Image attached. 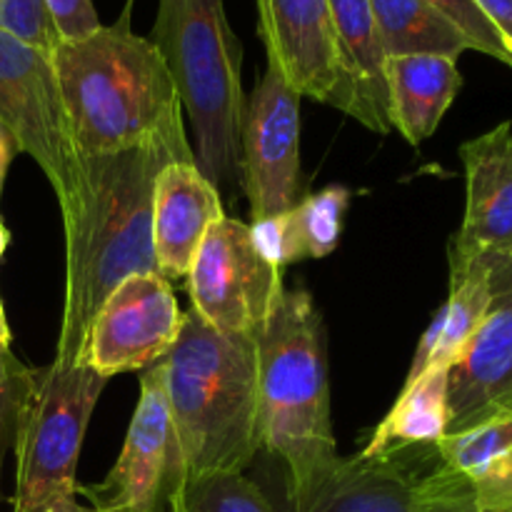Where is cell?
I'll return each instance as SVG.
<instances>
[{"label": "cell", "mask_w": 512, "mask_h": 512, "mask_svg": "<svg viewBox=\"0 0 512 512\" xmlns=\"http://www.w3.org/2000/svg\"><path fill=\"white\" fill-rule=\"evenodd\" d=\"M195 163L183 118L155 138L108 155H90L88 205L65 230V308L55 363H83L100 305L130 275L158 273L153 253V190L160 170Z\"/></svg>", "instance_id": "1"}, {"label": "cell", "mask_w": 512, "mask_h": 512, "mask_svg": "<svg viewBox=\"0 0 512 512\" xmlns=\"http://www.w3.org/2000/svg\"><path fill=\"white\" fill-rule=\"evenodd\" d=\"M253 338L258 448L283 460L288 500H295L338 460L330 420L325 325L308 290H283Z\"/></svg>", "instance_id": "2"}, {"label": "cell", "mask_w": 512, "mask_h": 512, "mask_svg": "<svg viewBox=\"0 0 512 512\" xmlns=\"http://www.w3.org/2000/svg\"><path fill=\"white\" fill-rule=\"evenodd\" d=\"M163 363L188 488L210 475L243 473L260 450L253 335L218 333L190 308Z\"/></svg>", "instance_id": "3"}, {"label": "cell", "mask_w": 512, "mask_h": 512, "mask_svg": "<svg viewBox=\"0 0 512 512\" xmlns=\"http://www.w3.org/2000/svg\"><path fill=\"white\" fill-rule=\"evenodd\" d=\"M53 65L85 158L135 148L183 118L163 55L130 30L128 10L88 38L58 43Z\"/></svg>", "instance_id": "4"}, {"label": "cell", "mask_w": 512, "mask_h": 512, "mask_svg": "<svg viewBox=\"0 0 512 512\" xmlns=\"http://www.w3.org/2000/svg\"><path fill=\"white\" fill-rule=\"evenodd\" d=\"M153 45L195 133V165L220 188L240 175L243 48L223 0H160Z\"/></svg>", "instance_id": "5"}, {"label": "cell", "mask_w": 512, "mask_h": 512, "mask_svg": "<svg viewBox=\"0 0 512 512\" xmlns=\"http://www.w3.org/2000/svg\"><path fill=\"white\" fill-rule=\"evenodd\" d=\"M108 378L85 363L30 370L15 428L13 512H38L78 493V458Z\"/></svg>", "instance_id": "6"}, {"label": "cell", "mask_w": 512, "mask_h": 512, "mask_svg": "<svg viewBox=\"0 0 512 512\" xmlns=\"http://www.w3.org/2000/svg\"><path fill=\"white\" fill-rule=\"evenodd\" d=\"M0 120L53 185L65 230L88 205V158L65 113L53 55L0 30Z\"/></svg>", "instance_id": "7"}, {"label": "cell", "mask_w": 512, "mask_h": 512, "mask_svg": "<svg viewBox=\"0 0 512 512\" xmlns=\"http://www.w3.org/2000/svg\"><path fill=\"white\" fill-rule=\"evenodd\" d=\"M90 512H185L183 453L170 420L165 363L150 365L140 378V398L118 463L98 485H78Z\"/></svg>", "instance_id": "8"}, {"label": "cell", "mask_w": 512, "mask_h": 512, "mask_svg": "<svg viewBox=\"0 0 512 512\" xmlns=\"http://www.w3.org/2000/svg\"><path fill=\"white\" fill-rule=\"evenodd\" d=\"M190 305L223 335H255L283 293L280 268L263 253L253 225L223 218L210 225L188 275Z\"/></svg>", "instance_id": "9"}, {"label": "cell", "mask_w": 512, "mask_h": 512, "mask_svg": "<svg viewBox=\"0 0 512 512\" xmlns=\"http://www.w3.org/2000/svg\"><path fill=\"white\" fill-rule=\"evenodd\" d=\"M300 100L288 80L268 65L245 100L240 128V178L255 223H265L298 205L300 190Z\"/></svg>", "instance_id": "10"}, {"label": "cell", "mask_w": 512, "mask_h": 512, "mask_svg": "<svg viewBox=\"0 0 512 512\" xmlns=\"http://www.w3.org/2000/svg\"><path fill=\"white\" fill-rule=\"evenodd\" d=\"M183 313L160 273L125 278L105 298L88 330L83 363L113 378L160 363L178 340Z\"/></svg>", "instance_id": "11"}, {"label": "cell", "mask_w": 512, "mask_h": 512, "mask_svg": "<svg viewBox=\"0 0 512 512\" xmlns=\"http://www.w3.org/2000/svg\"><path fill=\"white\" fill-rule=\"evenodd\" d=\"M493 300L478 333L448 373V430L463 433L510 408L512 395V260L490 263Z\"/></svg>", "instance_id": "12"}, {"label": "cell", "mask_w": 512, "mask_h": 512, "mask_svg": "<svg viewBox=\"0 0 512 512\" xmlns=\"http://www.w3.org/2000/svg\"><path fill=\"white\" fill-rule=\"evenodd\" d=\"M465 165V218L450 243V268L512 260V125L468 140L460 148Z\"/></svg>", "instance_id": "13"}, {"label": "cell", "mask_w": 512, "mask_h": 512, "mask_svg": "<svg viewBox=\"0 0 512 512\" xmlns=\"http://www.w3.org/2000/svg\"><path fill=\"white\" fill-rule=\"evenodd\" d=\"M258 10L268 65L303 98L333 103L338 48L330 0H258Z\"/></svg>", "instance_id": "14"}, {"label": "cell", "mask_w": 512, "mask_h": 512, "mask_svg": "<svg viewBox=\"0 0 512 512\" xmlns=\"http://www.w3.org/2000/svg\"><path fill=\"white\" fill-rule=\"evenodd\" d=\"M330 15L338 48V90L330 105L375 133H390L388 53L370 0H330Z\"/></svg>", "instance_id": "15"}, {"label": "cell", "mask_w": 512, "mask_h": 512, "mask_svg": "<svg viewBox=\"0 0 512 512\" xmlns=\"http://www.w3.org/2000/svg\"><path fill=\"white\" fill-rule=\"evenodd\" d=\"M220 193L190 160L160 170L153 190V253L168 283L185 280L210 225L223 218Z\"/></svg>", "instance_id": "16"}, {"label": "cell", "mask_w": 512, "mask_h": 512, "mask_svg": "<svg viewBox=\"0 0 512 512\" xmlns=\"http://www.w3.org/2000/svg\"><path fill=\"white\" fill-rule=\"evenodd\" d=\"M420 470L395 458H338L288 512H415Z\"/></svg>", "instance_id": "17"}, {"label": "cell", "mask_w": 512, "mask_h": 512, "mask_svg": "<svg viewBox=\"0 0 512 512\" xmlns=\"http://www.w3.org/2000/svg\"><path fill=\"white\" fill-rule=\"evenodd\" d=\"M463 78L458 60L445 55L388 58L390 128L410 145H420L438 130L453 105Z\"/></svg>", "instance_id": "18"}, {"label": "cell", "mask_w": 512, "mask_h": 512, "mask_svg": "<svg viewBox=\"0 0 512 512\" xmlns=\"http://www.w3.org/2000/svg\"><path fill=\"white\" fill-rule=\"evenodd\" d=\"M435 450L440 463L468 485L478 508L512 510V408L445 435Z\"/></svg>", "instance_id": "19"}, {"label": "cell", "mask_w": 512, "mask_h": 512, "mask_svg": "<svg viewBox=\"0 0 512 512\" xmlns=\"http://www.w3.org/2000/svg\"><path fill=\"white\" fill-rule=\"evenodd\" d=\"M490 300V263L478 260L463 268H450V295L420 338L405 383H413L430 368H453L488 315Z\"/></svg>", "instance_id": "20"}, {"label": "cell", "mask_w": 512, "mask_h": 512, "mask_svg": "<svg viewBox=\"0 0 512 512\" xmlns=\"http://www.w3.org/2000/svg\"><path fill=\"white\" fill-rule=\"evenodd\" d=\"M348 205V190L343 185H330L310 198L298 200L288 213L255 223V240L278 268L298 260L325 258L338 248Z\"/></svg>", "instance_id": "21"}, {"label": "cell", "mask_w": 512, "mask_h": 512, "mask_svg": "<svg viewBox=\"0 0 512 512\" xmlns=\"http://www.w3.org/2000/svg\"><path fill=\"white\" fill-rule=\"evenodd\" d=\"M448 373L445 368H430L403 385L400 398L363 448L365 458H395L413 448H433L445 438Z\"/></svg>", "instance_id": "22"}, {"label": "cell", "mask_w": 512, "mask_h": 512, "mask_svg": "<svg viewBox=\"0 0 512 512\" xmlns=\"http://www.w3.org/2000/svg\"><path fill=\"white\" fill-rule=\"evenodd\" d=\"M388 58L445 55L458 60L473 50L463 33L428 0H370Z\"/></svg>", "instance_id": "23"}, {"label": "cell", "mask_w": 512, "mask_h": 512, "mask_svg": "<svg viewBox=\"0 0 512 512\" xmlns=\"http://www.w3.org/2000/svg\"><path fill=\"white\" fill-rule=\"evenodd\" d=\"M185 512H275V508L253 480L243 473H225L190 485Z\"/></svg>", "instance_id": "24"}, {"label": "cell", "mask_w": 512, "mask_h": 512, "mask_svg": "<svg viewBox=\"0 0 512 512\" xmlns=\"http://www.w3.org/2000/svg\"><path fill=\"white\" fill-rule=\"evenodd\" d=\"M415 512H512V510H483L475 505L468 485L445 468L435 450L433 465L418 478V510Z\"/></svg>", "instance_id": "25"}, {"label": "cell", "mask_w": 512, "mask_h": 512, "mask_svg": "<svg viewBox=\"0 0 512 512\" xmlns=\"http://www.w3.org/2000/svg\"><path fill=\"white\" fill-rule=\"evenodd\" d=\"M428 3L438 8L468 38L473 50H480V53L490 55V58L500 60V63L512 68V53L508 45H505L503 35L485 18V13L478 8L475 0H428Z\"/></svg>", "instance_id": "26"}, {"label": "cell", "mask_w": 512, "mask_h": 512, "mask_svg": "<svg viewBox=\"0 0 512 512\" xmlns=\"http://www.w3.org/2000/svg\"><path fill=\"white\" fill-rule=\"evenodd\" d=\"M0 30L48 55L60 43L45 0H0Z\"/></svg>", "instance_id": "27"}, {"label": "cell", "mask_w": 512, "mask_h": 512, "mask_svg": "<svg viewBox=\"0 0 512 512\" xmlns=\"http://www.w3.org/2000/svg\"><path fill=\"white\" fill-rule=\"evenodd\" d=\"M30 370L10 350H0V475H3L5 453L15 443L20 403L28 390Z\"/></svg>", "instance_id": "28"}, {"label": "cell", "mask_w": 512, "mask_h": 512, "mask_svg": "<svg viewBox=\"0 0 512 512\" xmlns=\"http://www.w3.org/2000/svg\"><path fill=\"white\" fill-rule=\"evenodd\" d=\"M45 8H48L50 23L58 33L60 43L83 40L103 28L93 0H45Z\"/></svg>", "instance_id": "29"}, {"label": "cell", "mask_w": 512, "mask_h": 512, "mask_svg": "<svg viewBox=\"0 0 512 512\" xmlns=\"http://www.w3.org/2000/svg\"><path fill=\"white\" fill-rule=\"evenodd\" d=\"M475 3L483 10L485 18L495 25V30L503 35L505 45L512 53V0H475Z\"/></svg>", "instance_id": "30"}, {"label": "cell", "mask_w": 512, "mask_h": 512, "mask_svg": "<svg viewBox=\"0 0 512 512\" xmlns=\"http://www.w3.org/2000/svg\"><path fill=\"white\" fill-rule=\"evenodd\" d=\"M15 153H18V143H15L8 125L0 120V195H3V185H5V178H8V168L10 163H13Z\"/></svg>", "instance_id": "31"}, {"label": "cell", "mask_w": 512, "mask_h": 512, "mask_svg": "<svg viewBox=\"0 0 512 512\" xmlns=\"http://www.w3.org/2000/svg\"><path fill=\"white\" fill-rule=\"evenodd\" d=\"M38 512H90V510L83 508V505H80L75 498H60V500H55V503H50L48 508H43Z\"/></svg>", "instance_id": "32"}, {"label": "cell", "mask_w": 512, "mask_h": 512, "mask_svg": "<svg viewBox=\"0 0 512 512\" xmlns=\"http://www.w3.org/2000/svg\"><path fill=\"white\" fill-rule=\"evenodd\" d=\"M8 348H10V328L3 313V303H0V350H8Z\"/></svg>", "instance_id": "33"}, {"label": "cell", "mask_w": 512, "mask_h": 512, "mask_svg": "<svg viewBox=\"0 0 512 512\" xmlns=\"http://www.w3.org/2000/svg\"><path fill=\"white\" fill-rule=\"evenodd\" d=\"M8 243H10V235H8V230H5L3 220H0V258H3V253H5V248H8Z\"/></svg>", "instance_id": "34"}, {"label": "cell", "mask_w": 512, "mask_h": 512, "mask_svg": "<svg viewBox=\"0 0 512 512\" xmlns=\"http://www.w3.org/2000/svg\"><path fill=\"white\" fill-rule=\"evenodd\" d=\"M510 408H512V395H510Z\"/></svg>", "instance_id": "35"}]
</instances>
